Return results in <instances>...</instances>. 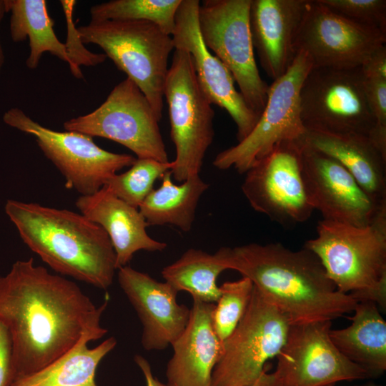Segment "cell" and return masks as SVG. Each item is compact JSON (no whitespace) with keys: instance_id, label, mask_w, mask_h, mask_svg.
Listing matches in <instances>:
<instances>
[{"instance_id":"cell-8","label":"cell","mask_w":386,"mask_h":386,"mask_svg":"<svg viewBox=\"0 0 386 386\" xmlns=\"http://www.w3.org/2000/svg\"><path fill=\"white\" fill-rule=\"evenodd\" d=\"M290 323L254 287L242 320L223 342L211 386H251L266 372L267 362L284 346Z\"/></svg>"},{"instance_id":"cell-13","label":"cell","mask_w":386,"mask_h":386,"mask_svg":"<svg viewBox=\"0 0 386 386\" xmlns=\"http://www.w3.org/2000/svg\"><path fill=\"white\" fill-rule=\"evenodd\" d=\"M332 321L290 325L276 357L274 372H265L259 386H332L344 380L370 378L346 358L330 337Z\"/></svg>"},{"instance_id":"cell-14","label":"cell","mask_w":386,"mask_h":386,"mask_svg":"<svg viewBox=\"0 0 386 386\" xmlns=\"http://www.w3.org/2000/svg\"><path fill=\"white\" fill-rule=\"evenodd\" d=\"M301 146L278 144L244 173L241 187L254 211L286 227L305 222L314 211L302 175Z\"/></svg>"},{"instance_id":"cell-37","label":"cell","mask_w":386,"mask_h":386,"mask_svg":"<svg viewBox=\"0 0 386 386\" xmlns=\"http://www.w3.org/2000/svg\"><path fill=\"white\" fill-rule=\"evenodd\" d=\"M251 386H259V385H258V382H256L255 384H254V385H251Z\"/></svg>"},{"instance_id":"cell-11","label":"cell","mask_w":386,"mask_h":386,"mask_svg":"<svg viewBox=\"0 0 386 386\" xmlns=\"http://www.w3.org/2000/svg\"><path fill=\"white\" fill-rule=\"evenodd\" d=\"M159 121L142 91L127 77L97 109L71 118L63 126L66 131L116 142L133 152L137 159L168 162Z\"/></svg>"},{"instance_id":"cell-18","label":"cell","mask_w":386,"mask_h":386,"mask_svg":"<svg viewBox=\"0 0 386 386\" xmlns=\"http://www.w3.org/2000/svg\"><path fill=\"white\" fill-rule=\"evenodd\" d=\"M117 279L142 323L144 350H163L172 345L190 316V309L178 303V292L166 282H159L129 265L118 269Z\"/></svg>"},{"instance_id":"cell-17","label":"cell","mask_w":386,"mask_h":386,"mask_svg":"<svg viewBox=\"0 0 386 386\" xmlns=\"http://www.w3.org/2000/svg\"><path fill=\"white\" fill-rule=\"evenodd\" d=\"M198 0H182L172 37L174 49L189 53L198 83L212 104L224 109L237 126L238 142L254 129L259 117L234 86L229 69L205 46L199 31Z\"/></svg>"},{"instance_id":"cell-29","label":"cell","mask_w":386,"mask_h":386,"mask_svg":"<svg viewBox=\"0 0 386 386\" xmlns=\"http://www.w3.org/2000/svg\"><path fill=\"white\" fill-rule=\"evenodd\" d=\"M172 167V162L137 158L127 171L114 174L104 186L128 204L139 208L153 189L155 181Z\"/></svg>"},{"instance_id":"cell-20","label":"cell","mask_w":386,"mask_h":386,"mask_svg":"<svg viewBox=\"0 0 386 386\" xmlns=\"http://www.w3.org/2000/svg\"><path fill=\"white\" fill-rule=\"evenodd\" d=\"M214 303L193 300L189 322L171 345L166 370L169 385L211 386L212 375L223 351L212 324Z\"/></svg>"},{"instance_id":"cell-36","label":"cell","mask_w":386,"mask_h":386,"mask_svg":"<svg viewBox=\"0 0 386 386\" xmlns=\"http://www.w3.org/2000/svg\"><path fill=\"white\" fill-rule=\"evenodd\" d=\"M353 386H382V385L376 384L373 382H369L362 385H353Z\"/></svg>"},{"instance_id":"cell-27","label":"cell","mask_w":386,"mask_h":386,"mask_svg":"<svg viewBox=\"0 0 386 386\" xmlns=\"http://www.w3.org/2000/svg\"><path fill=\"white\" fill-rule=\"evenodd\" d=\"M224 270L215 254L191 248L164 267L161 274L177 292H187L192 300L215 304L220 294L217 281Z\"/></svg>"},{"instance_id":"cell-32","label":"cell","mask_w":386,"mask_h":386,"mask_svg":"<svg viewBox=\"0 0 386 386\" xmlns=\"http://www.w3.org/2000/svg\"><path fill=\"white\" fill-rule=\"evenodd\" d=\"M67 27V38L65 42L66 51L71 63L70 71L78 79L83 77L81 65L94 66L103 63L107 56L104 54L92 53L87 50L82 43L77 28L73 21V11L76 4L74 0H61Z\"/></svg>"},{"instance_id":"cell-35","label":"cell","mask_w":386,"mask_h":386,"mask_svg":"<svg viewBox=\"0 0 386 386\" xmlns=\"http://www.w3.org/2000/svg\"><path fill=\"white\" fill-rule=\"evenodd\" d=\"M5 13L6 12L5 9L4 0H0V24L4 18ZM4 55L3 49L0 42V71L4 64Z\"/></svg>"},{"instance_id":"cell-38","label":"cell","mask_w":386,"mask_h":386,"mask_svg":"<svg viewBox=\"0 0 386 386\" xmlns=\"http://www.w3.org/2000/svg\"><path fill=\"white\" fill-rule=\"evenodd\" d=\"M168 385V384H167ZM169 386H172V385H169Z\"/></svg>"},{"instance_id":"cell-4","label":"cell","mask_w":386,"mask_h":386,"mask_svg":"<svg viewBox=\"0 0 386 386\" xmlns=\"http://www.w3.org/2000/svg\"><path fill=\"white\" fill-rule=\"evenodd\" d=\"M305 247L321 262L337 290L386 309V209L366 227L322 219Z\"/></svg>"},{"instance_id":"cell-12","label":"cell","mask_w":386,"mask_h":386,"mask_svg":"<svg viewBox=\"0 0 386 386\" xmlns=\"http://www.w3.org/2000/svg\"><path fill=\"white\" fill-rule=\"evenodd\" d=\"M300 107L306 129L370 137L375 126L360 66L312 67L301 86Z\"/></svg>"},{"instance_id":"cell-33","label":"cell","mask_w":386,"mask_h":386,"mask_svg":"<svg viewBox=\"0 0 386 386\" xmlns=\"http://www.w3.org/2000/svg\"><path fill=\"white\" fill-rule=\"evenodd\" d=\"M12 382V340L7 327L0 320V386H10Z\"/></svg>"},{"instance_id":"cell-28","label":"cell","mask_w":386,"mask_h":386,"mask_svg":"<svg viewBox=\"0 0 386 386\" xmlns=\"http://www.w3.org/2000/svg\"><path fill=\"white\" fill-rule=\"evenodd\" d=\"M181 2L182 0H111L91 7V21H147L172 36Z\"/></svg>"},{"instance_id":"cell-22","label":"cell","mask_w":386,"mask_h":386,"mask_svg":"<svg viewBox=\"0 0 386 386\" xmlns=\"http://www.w3.org/2000/svg\"><path fill=\"white\" fill-rule=\"evenodd\" d=\"M302 143L337 160L375 203L386 205V154L368 136L306 129Z\"/></svg>"},{"instance_id":"cell-16","label":"cell","mask_w":386,"mask_h":386,"mask_svg":"<svg viewBox=\"0 0 386 386\" xmlns=\"http://www.w3.org/2000/svg\"><path fill=\"white\" fill-rule=\"evenodd\" d=\"M300 158L308 201L323 219L366 227L386 209L332 157L302 143Z\"/></svg>"},{"instance_id":"cell-23","label":"cell","mask_w":386,"mask_h":386,"mask_svg":"<svg viewBox=\"0 0 386 386\" xmlns=\"http://www.w3.org/2000/svg\"><path fill=\"white\" fill-rule=\"evenodd\" d=\"M351 324L331 329L330 337L336 348L368 374L378 377L386 370V321L378 306L371 301L357 302Z\"/></svg>"},{"instance_id":"cell-9","label":"cell","mask_w":386,"mask_h":386,"mask_svg":"<svg viewBox=\"0 0 386 386\" xmlns=\"http://www.w3.org/2000/svg\"><path fill=\"white\" fill-rule=\"evenodd\" d=\"M252 0H204L198 23L206 47L232 74L248 106L260 117L269 85L261 77L249 29Z\"/></svg>"},{"instance_id":"cell-6","label":"cell","mask_w":386,"mask_h":386,"mask_svg":"<svg viewBox=\"0 0 386 386\" xmlns=\"http://www.w3.org/2000/svg\"><path fill=\"white\" fill-rule=\"evenodd\" d=\"M170 137L176 156L172 175L177 182L199 174L214 136L212 104L197 79L191 56L174 49L164 86Z\"/></svg>"},{"instance_id":"cell-25","label":"cell","mask_w":386,"mask_h":386,"mask_svg":"<svg viewBox=\"0 0 386 386\" xmlns=\"http://www.w3.org/2000/svg\"><path fill=\"white\" fill-rule=\"evenodd\" d=\"M170 170L161 177L162 184L152 189L139 207L149 226L172 224L188 232L195 218L202 195L209 188L199 176L189 177L180 185L173 183Z\"/></svg>"},{"instance_id":"cell-15","label":"cell","mask_w":386,"mask_h":386,"mask_svg":"<svg viewBox=\"0 0 386 386\" xmlns=\"http://www.w3.org/2000/svg\"><path fill=\"white\" fill-rule=\"evenodd\" d=\"M386 42V33L340 15L319 0H310L295 40L312 67L353 69Z\"/></svg>"},{"instance_id":"cell-19","label":"cell","mask_w":386,"mask_h":386,"mask_svg":"<svg viewBox=\"0 0 386 386\" xmlns=\"http://www.w3.org/2000/svg\"><path fill=\"white\" fill-rule=\"evenodd\" d=\"M310 0H252L249 29L254 50L273 81L291 66L295 40Z\"/></svg>"},{"instance_id":"cell-21","label":"cell","mask_w":386,"mask_h":386,"mask_svg":"<svg viewBox=\"0 0 386 386\" xmlns=\"http://www.w3.org/2000/svg\"><path fill=\"white\" fill-rule=\"evenodd\" d=\"M75 205L81 214L108 234L116 254L117 269L127 266L139 251L162 252L167 248V243L147 234L148 225L139 209L120 199L104 186L92 194L81 195Z\"/></svg>"},{"instance_id":"cell-24","label":"cell","mask_w":386,"mask_h":386,"mask_svg":"<svg viewBox=\"0 0 386 386\" xmlns=\"http://www.w3.org/2000/svg\"><path fill=\"white\" fill-rule=\"evenodd\" d=\"M106 334L85 331L77 342L56 360L33 374L14 380L10 386H98L95 382L96 368L114 350L117 341L110 337L94 348L87 345Z\"/></svg>"},{"instance_id":"cell-2","label":"cell","mask_w":386,"mask_h":386,"mask_svg":"<svg viewBox=\"0 0 386 386\" xmlns=\"http://www.w3.org/2000/svg\"><path fill=\"white\" fill-rule=\"evenodd\" d=\"M226 269L248 278L290 325L332 321L353 311L357 301L342 293L318 257L281 243L223 247L214 253Z\"/></svg>"},{"instance_id":"cell-31","label":"cell","mask_w":386,"mask_h":386,"mask_svg":"<svg viewBox=\"0 0 386 386\" xmlns=\"http://www.w3.org/2000/svg\"><path fill=\"white\" fill-rule=\"evenodd\" d=\"M334 12L386 33L385 0H319Z\"/></svg>"},{"instance_id":"cell-5","label":"cell","mask_w":386,"mask_h":386,"mask_svg":"<svg viewBox=\"0 0 386 386\" xmlns=\"http://www.w3.org/2000/svg\"><path fill=\"white\" fill-rule=\"evenodd\" d=\"M77 30L83 44L100 46L137 85L160 120L168 61L174 49L172 36L154 23L138 20L90 21Z\"/></svg>"},{"instance_id":"cell-3","label":"cell","mask_w":386,"mask_h":386,"mask_svg":"<svg viewBox=\"0 0 386 386\" xmlns=\"http://www.w3.org/2000/svg\"><path fill=\"white\" fill-rule=\"evenodd\" d=\"M5 212L26 246L53 270L102 290L112 284L116 254L104 229L81 214L9 199Z\"/></svg>"},{"instance_id":"cell-10","label":"cell","mask_w":386,"mask_h":386,"mask_svg":"<svg viewBox=\"0 0 386 386\" xmlns=\"http://www.w3.org/2000/svg\"><path fill=\"white\" fill-rule=\"evenodd\" d=\"M3 121L34 137L43 154L64 177L66 188L81 196L99 191L118 171L131 167L137 159L131 154L104 150L91 136L46 128L17 107L6 111Z\"/></svg>"},{"instance_id":"cell-1","label":"cell","mask_w":386,"mask_h":386,"mask_svg":"<svg viewBox=\"0 0 386 386\" xmlns=\"http://www.w3.org/2000/svg\"><path fill=\"white\" fill-rule=\"evenodd\" d=\"M108 302L107 295L96 307L75 282L35 265L32 257L16 261L0 277V320L12 340L13 382L56 360L85 331L107 333L100 321Z\"/></svg>"},{"instance_id":"cell-30","label":"cell","mask_w":386,"mask_h":386,"mask_svg":"<svg viewBox=\"0 0 386 386\" xmlns=\"http://www.w3.org/2000/svg\"><path fill=\"white\" fill-rule=\"evenodd\" d=\"M219 297L212 312L214 331L224 342L234 330L244 316L254 290L252 282L247 277L225 282L219 286Z\"/></svg>"},{"instance_id":"cell-34","label":"cell","mask_w":386,"mask_h":386,"mask_svg":"<svg viewBox=\"0 0 386 386\" xmlns=\"http://www.w3.org/2000/svg\"><path fill=\"white\" fill-rule=\"evenodd\" d=\"M134 360L144 375L147 386H169L167 384L160 382L153 375L150 364L146 358L140 355H136Z\"/></svg>"},{"instance_id":"cell-26","label":"cell","mask_w":386,"mask_h":386,"mask_svg":"<svg viewBox=\"0 0 386 386\" xmlns=\"http://www.w3.org/2000/svg\"><path fill=\"white\" fill-rule=\"evenodd\" d=\"M6 12H11L10 34L13 41L29 39V69H36L44 53L49 52L69 64L71 63L66 46L57 38L54 20L50 17L45 0H4Z\"/></svg>"},{"instance_id":"cell-7","label":"cell","mask_w":386,"mask_h":386,"mask_svg":"<svg viewBox=\"0 0 386 386\" xmlns=\"http://www.w3.org/2000/svg\"><path fill=\"white\" fill-rule=\"evenodd\" d=\"M312 67L307 54L298 51L288 70L269 85L265 107L252 132L237 144L220 152L213 165L233 167L244 174L279 144L302 142L306 129L300 117V92Z\"/></svg>"}]
</instances>
